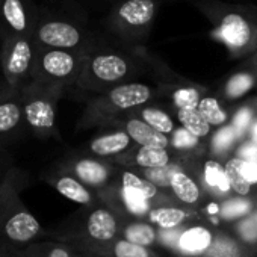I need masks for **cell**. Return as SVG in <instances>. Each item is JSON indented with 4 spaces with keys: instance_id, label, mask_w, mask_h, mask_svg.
<instances>
[{
    "instance_id": "1",
    "label": "cell",
    "mask_w": 257,
    "mask_h": 257,
    "mask_svg": "<svg viewBox=\"0 0 257 257\" xmlns=\"http://www.w3.org/2000/svg\"><path fill=\"white\" fill-rule=\"evenodd\" d=\"M23 183L19 170L8 171L0 182V239L19 248L35 242L43 233L41 224L20 197Z\"/></svg>"
},
{
    "instance_id": "2",
    "label": "cell",
    "mask_w": 257,
    "mask_h": 257,
    "mask_svg": "<svg viewBox=\"0 0 257 257\" xmlns=\"http://www.w3.org/2000/svg\"><path fill=\"white\" fill-rule=\"evenodd\" d=\"M152 88L140 82H124L92 97L79 121L80 128L107 124L121 113L140 109L152 100Z\"/></svg>"
},
{
    "instance_id": "3",
    "label": "cell",
    "mask_w": 257,
    "mask_h": 257,
    "mask_svg": "<svg viewBox=\"0 0 257 257\" xmlns=\"http://www.w3.org/2000/svg\"><path fill=\"white\" fill-rule=\"evenodd\" d=\"M204 11L233 55H245L257 47V11L222 4H206Z\"/></svg>"
},
{
    "instance_id": "4",
    "label": "cell",
    "mask_w": 257,
    "mask_h": 257,
    "mask_svg": "<svg viewBox=\"0 0 257 257\" xmlns=\"http://www.w3.org/2000/svg\"><path fill=\"white\" fill-rule=\"evenodd\" d=\"M135 71V64L121 53L86 49L76 85L80 89L100 94L112 86L128 82Z\"/></svg>"
},
{
    "instance_id": "5",
    "label": "cell",
    "mask_w": 257,
    "mask_h": 257,
    "mask_svg": "<svg viewBox=\"0 0 257 257\" xmlns=\"http://www.w3.org/2000/svg\"><path fill=\"white\" fill-rule=\"evenodd\" d=\"M83 55L85 50L77 52L40 46L35 71L31 83L58 92H64L65 88L76 85L82 70Z\"/></svg>"
},
{
    "instance_id": "6",
    "label": "cell",
    "mask_w": 257,
    "mask_h": 257,
    "mask_svg": "<svg viewBox=\"0 0 257 257\" xmlns=\"http://www.w3.org/2000/svg\"><path fill=\"white\" fill-rule=\"evenodd\" d=\"M38 43L34 35H13L2 38L0 65L5 82L14 89H23L32 82Z\"/></svg>"
},
{
    "instance_id": "7",
    "label": "cell",
    "mask_w": 257,
    "mask_h": 257,
    "mask_svg": "<svg viewBox=\"0 0 257 257\" xmlns=\"http://www.w3.org/2000/svg\"><path fill=\"white\" fill-rule=\"evenodd\" d=\"M20 91L23 98L26 127L41 140L58 137L56 103L62 92L43 88L34 83L25 86Z\"/></svg>"
},
{
    "instance_id": "8",
    "label": "cell",
    "mask_w": 257,
    "mask_h": 257,
    "mask_svg": "<svg viewBox=\"0 0 257 257\" xmlns=\"http://www.w3.org/2000/svg\"><path fill=\"white\" fill-rule=\"evenodd\" d=\"M156 0H125L110 16V29L132 40L147 35L156 16Z\"/></svg>"
},
{
    "instance_id": "9",
    "label": "cell",
    "mask_w": 257,
    "mask_h": 257,
    "mask_svg": "<svg viewBox=\"0 0 257 257\" xmlns=\"http://www.w3.org/2000/svg\"><path fill=\"white\" fill-rule=\"evenodd\" d=\"M32 35L41 47L77 52L88 49L86 34L77 25L65 20H43L35 25Z\"/></svg>"
},
{
    "instance_id": "10",
    "label": "cell",
    "mask_w": 257,
    "mask_h": 257,
    "mask_svg": "<svg viewBox=\"0 0 257 257\" xmlns=\"http://www.w3.org/2000/svg\"><path fill=\"white\" fill-rule=\"evenodd\" d=\"M28 0H0V37L32 35L35 29Z\"/></svg>"
},
{
    "instance_id": "11",
    "label": "cell",
    "mask_w": 257,
    "mask_h": 257,
    "mask_svg": "<svg viewBox=\"0 0 257 257\" xmlns=\"http://www.w3.org/2000/svg\"><path fill=\"white\" fill-rule=\"evenodd\" d=\"M25 125L22 91L10 86L0 95V138H8L17 134Z\"/></svg>"
},
{
    "instance_id": "12",
    "label": "cell",
    "mask_w": 257,
    "mask_h": 257,
    "mask_svg": "<svg viewBox=\"0 0 257 257\" xmlns=\"http://www.w3.org/2000/svg\"><path fill=\"white\" fill-rule=\"evenodd\" d=\"M65 171L76 176L82 183L89 188H98L106 185L110 177V170L106 164L94 158H76L61 165Z\"/></svg>"
},
{
    "instance_id": "13",
    "label": "cell",
    "mask_w": 257,
    "mask_h": 257,
    "mask_svg": "<svg viewBox=\"0 0 257 257\" xmlns=\"http://www.w3.org/2000/svg\"><path fill=\"white\" fill-rule=\"evenodd\" d=\"M46 180L65 198L82 204V206H89L94 201L92 192L89 191V186L82 183L76 176L71 173L65 171L64 168H58L56 171L50 173L46 176Z\"/></svg>"
},
{
    "instance_id": "14",
    "label": "cell",
    "mask_w": 257,
    "mask_h": 257,
    "mask_svg": "<svg viewBox=\"0 0 257 257\" xmlns=\"http://www.w3.org/2000/svg\"><path fill=\"white\" fill-rule=\"evenodd\" d=\"M124 131L132 138V141L143 147H158V149H168L170 147V138L153 128L150 124H147L143 118L131 115L124 118L122 121Z\"/></svg>"
},
{
    "instance_id": "15",
    "label": "cell",
    "mask_w": 257,
    "mask_h": 257,
    "mask_svg": "<svg viewBox=\"0 0 257 257\" xmlns=\"http://www.w3.org/2000/svg\"><path fill=\"white\" fill-rule=\"evenodd\" d=\"M132 143V138L128 137L125 131H115L91 140L88 150L97 158H112L131 150Z\"/></svg>"
},
{
    "instance_id": "16",
    "label": "cell",
    "mask_w": 257,
    "mask_h": 257,
    "mask_svg": "<svg viewBox=\"0 0 257 257\" xmlns=\"http://www.w3.org/2000/svg\"><path fill=\"white\" fill-rule=\"evenodd\" d=\"M85 231L95 242L110 240L116 233V221L107 209H94L85 222Z\"/></svg>"
},
{
    "instance_id": "17",
    "label": "cell",
    "mask_w": 257,
    "mask_h": 257,
    "mask_svg": "<svg viewBox=\"0 0 257 257\" xmlns=\"http://www.w3.org/2000/svg\"><path fill=\"white\" fill-rule=\"evenodd\" d=\"M212 233L204 227H191L179 237V246L186 254H201L212 245Z\"/></svg>"
},
{
    "instance_id": "18",
    "label": "cell",
    "mask_w": 257,
    "mask_h": 257,
    "mask_svg": "<svg viewBox=\"0 0 257 257\" xmlns=\"http://www.w3.org/2000/svg\"><path fill=\"white\" fill-rule=\"evenodd\" d=\"M171 189L174 195L186 204H195L200 200L198 185L182 168H177L174 171L171 177Z\"/></svg>"
},
{
    "instance_id": "19",
    "label": "cell",
    "mask_w": 257,
    "mask_h": 257,
    "mask_svg": "<svg viewBox=\"0 0 257 257\" xmlns=\"http://www.w3.org/2000/svg\"><path fill=\"white\" fill-rule=\"evenodd\" d=\"M134 159L132 162L143 168H159V167H167L171 164V155L168 149H158V147H140L137 152H134Z\"/></svg>"
},
{
    "instance_id": "20",
    "label": "cell",
    "mask_w": 257,
    "mask_h": 257,
    "mask_svg": "<svg viewBox=\"0 0 257 257\" xmlns=\"http://www.w3.org/2000/svg\"><path fill=\"white\" fill-rule=\"evenodd\" d=\"M177 118H179V122L186 128V131H189L192 135H195L200 140L207 138L212 132V125L203 116V113L198 110V107L179 109Z\"/></svg>"
},
{
    "instance_id": "21",
    "label": "cell",
    "mask_w": 257,
    "mask_h": 257,
    "mask_svg": "<svg viewBox=\"0 0 257 257\" xmlns=\"http://www.w3.org/2000/svg\"><path fill=\"white\" fill-rule=\"evenodd\" d=\"M138 116L143 118L147 124H150L153 128L156 131L165 134V135H170L174 132L176 128V124H174V119L162 109H158V107H152V106H141L140 110H138Z\"/></svg>"
},
{
    "instance_id": "22",
    "label": "cell",
    "mask_w": 257,
    "mask_h": 257,
    "mask_svg": "<svg viewBox=\"0 0 257 257\" xmlns=\"http://www.w3.org/2000/svg\"><path fill=\"white\" fill-rule=\"evenodd\" d=\"M203 173H204V182L210 189L221 192V194H227L231 191L230 182L225 174V168L218 161H213V159L206 161Z\"/></svg>"
},
{
    "instance_id": "23",
    "label": "cell",
    "mask_w": 257,
    "mask_h": 257,
    "mask_svg": "<svg viewBox=\"0 0 257 257\" xmlns=\"http://www.w3.org/2000/svg\"><path fill=\"white\" fill-rule=\"evenodd\" d=\"M255 85V76L248 71H240L231 76L225 86H224V95L227 100H237L243 97L251 88Z\"/></svg>"
},
{
    "instance_id": "24",
    "label": "cell",
    "mask_w": 257,
    "mask_h": 257,
    "mask_svg": "<svg viewBox=\"0 0 257 257\" xmlns=\"http://www.w3.org/2000/svg\"><path fill=\"white\" fill-rule=\"evenodd\" d=\"M198 110L203 113V116L209 121L212 127H221V125L228 124V113L219 104L218 98L212 95H204L200 98Z\"/></svg>"
},
{
    "instance_id": "25",
    "label": "cell",
    "mask_w": 257,
    "mask_h": 257,
    "mask_svg": "<svg viewBox=\"0 0 257 257\" xmlns=\"http://www.w3.org/2000/svg\"><path fill=\"white\" fill-rule=\"evenodd\" d=\"M224 168H225V174H227V179L230 182L231 191H234L240 197H246L251 192L252 185L243 177V174L240 171V158L239 156L230 158L225 162Z\"/></svg>"
},
{
    "instance_id": "26",
    "label": "cell",
    "mask_w": 257,
    "mask_h": 257,
    "mask_svg": "<svg viewBox=\"0 0 257 257\" xmlns=\"http://www.w3.org/2000/svg\"><path fill=\"white\" fill-rule=\"evenodd\" d=\"M240 143L236 131L233 128L231 124H225V125H221L219 131H216L212 137V141H210V147H212V152L215 155H227L228 152H231L236 144Z\"/></svg>"
},
{
    "instance_id": "27",
    "label": "cell",
    "mask_w": 257,
    "mask_h": 257,
    "mask_svg": "<svg viewBox=\"0 0 257 257\" xmlns=\"http://www.w3.org/2000/svg\"><path fill=\"white\" fill-rule=\"evenodd\" d=\"M25 249L31 257H74L73 249L59 242H32Z\"/></svg>"
},
{
    "instance_id": "28",
    "label": "cell",
    "mask_w": 257,
    "mask_h": 257,
    "mask_svg": "<svg viewBox=\"0 0 257 257\" xmlns=\"http://www.w3.org/2000/svg\"><path fill=\"white\" fill-rule=\"evenodd\" d=\"M150 219L164 230H171L183 224L186 212L177 207H158L150 212Z\"/></svg>"
},
{
    "instance_id": "29",
    "label": "cell",
    "mask_w": 257,
    "mask_h": 257,
    "mask_svg": "<svg viewBox=\"0 0 257 257\" xmlns=\"http://www.w3.org/2000/svg\"><path fill=\"white\" fill-rule=\"evenodd\" d=\"M121 182H122L124 188H128V189L141 194L147 200H152L158 195V186L155 183H152L146 177H140L138 174H135L132 171H124L121 176Z\"/></svg>"
},
{
    "instance_id": "30",
    "label": "cell",
    "mask_w": 257,
    "mask_h": 257,
    "mask_svg": "<svg viewBox=\"0 0 257 257\" xmlns=\"http://www.w3.org/2000/svg\"><path fill=\"white\" fill-rule=\"evenodd\" d=\"M257 119V115H255V110L251 107V106H243L240 107L231 118V125L236 131L240 143L245 141L248 138V134L251 131V127L254 124V121Z\"/></svg>"
},
{
    "instance_id": "31",
    "label": "cell",
    "mask_w": 257,
    "mask_h": 257,
    "mask_svg": "<svg viewBox=\"0 0 257 257\" xmlns=\"http://www.w3.org/2000/svg\"><path fill=\"white\" fill-rule=\"evenodd\" d=\"M124 237L127 240L138 243V245L147 246V245H152L156 240V231L149 224L135 222V224H131L124 230Z\"/></svg>"
},
{
    "instance_id": "32",
    "label": "cell",
    "mask_w": 257,
    "mask_h": 257,
    "mask_svg": "<svg viewBox=\"0 0 257 257\" xmlns=\"http://www.w3.org/2000/svg\"><path fill=\"white\" fill-rule=\"evenodd\" d=\"M200 91L195 86H183L173 92V101L177 109H191L198 107L200 103Z\"/></svg>"
},
{
    "instance_id": "33",
    "label": "cell",
    "mask_w": 257,
    "mask_h": 257,
    "mask_svg": "<svg viewBox=\"0 0 257 257\" xmlns=\"http://www.w3.org/2000/svg\"><path fill=\"white\" fill-rule=\"evenodd\" d=\"M180 168L176 164H170L167 167H159V168H147L144 170V177L149 179L152 183H155L156 186H171V177L174 174V171Z\"/></svg>"
},
{
    "instance_id": "34",
    "label": "cell",
    "mask_w": 257,
    "mask_h": 257,
    "mask_svg": "<svg viewBox=\"0 0 257 257\" xmlns=\"http://www.w3.org/2000/svg\"><path fill=\"white\" fill-rule=\"evenodd\" d=\"M170 143H171L170 146H173L177 150H194L200 146V138L192 135L182 125L179 128H174Z\"/></svg>"
},
{
    "instance_id": "35",
    "label": "cell",
    "mask_w": 257,
    "mask_h": 257,
    "mask_svg": "<svg viewBox=\"0 0 257 257\" xmlns=\"http://www.w3.org/2000/svg\"><path fill=\"white\" fill-rule=\"evenodd\" d=\"M251 209V203L243 200V198H231V200H227L221 209H219V213L222 218L225 219H231V218H237V216H243L249 212Z\"/></svg>"
},
{
    "instance_id": "36",
    "label": "cell",
    "mask_w": 257,
    "mask_h": 257,
    "mask_svg": "<svg viewBox=\"0 0 257 257\" xmlns=\"http://www.w3.org/2000/svg\"><path fill=\"white\" fill-rule=\"evenodd\" d=\"M113 254H115V257H150L147 246L138 245V243L131 242L127 239H122L115 243Z\"/></svg>"
},
{
    "instance_id": "37",
    "label": "cell",
    "mask_w": 257,
    "mask_h": 257,
    "mask_svg": "<svg viewBox=\"0 0 257 257\" xmlns=\"http://www.w3.org/2000/svg\"><path fill=\"white\" fill-rule=\"evenodd\" d=\"M121 197H122L125 206L137 215H143V213H146L149 210V200L146 197H143L141 194L132 191V189L122 186Z\"/></svg>"
},
{
    "instance_id": "38",
    "label": "cell",
    "mask_w": 257,
    "mask_h": 257,
    "mask_svg": "<svg viewBox=\"0 0 257 257\" xmlns=\"http://www.w3.org/2000/svg\"><path fill=\"white\" fill-rule=\"evenodd\" d=\"M209 257H237V246L230 239L221 237L209 246Z\"/></svg>"
},
{
    "instance_id": "39",
    "label": "cell",
    "mask_w": 257,
    "mask_h": 257,
    "mask_svg": "<svg viewBox=\"0 0 257 257\" xmlns=\"http://www.w3.org/2000/svg\"><path fill=\"white\" fill-rule=\"evenodd\" d=\"M239 231L245 240H255L257 239V213H252L251 216L245 218L239 225Z\"/></svg>"
},
{
    "instance_id": "40",
    "label": "cell",
    "mask_w": 257,
    "mask_h": 257,
    "mask_svg": "<svg viewBox=\"0 0 257 257\" xmlns=\"http://www.w3.org/2000/svg\"><path fill=\"white\" fill-rule=\"evenodd\" d=\"M20 251H22V248L14 246V245L0 239V257H19Z\"/></svg>"
},
{
    "instance_id": "41",
    "label": "cell",
    "mask_w": 257,
    "mask_h": 257,
    "mask_svg": "<svg viewBox=\"0 0 257 257\" xmlns=\"http://www.w3.org/2000/svg\"><path fill=\"white\" fill-rule=\"evenodd\" d=\"M246 140H251V141H255V143H257V119L254 121V124H252V127H251V131H249Z\"/></svg>"
},
{
    "instance_id": "42",
    "label": "cell",
    "mask_w": 257,
    "mask_h": 257,
    "mask_svg": "<svg viewBox=\"0 0 257 257\" xmlns=\"http://www.w3.org/2000/svg\"><path fill=\"white\" fill-rule=\"evenodd\" d=\"M5 158H7V153H5V150L2 149V146H0V162H4Z\"/></svg>"
},
{
    "instance_id": "43",
    "label": "cell",
    "mask_w": 257,
    "mask_h": 257,
    "mask_svg": "<svg viewBox=\"0 0 257 257\" xmlns=\"http://www.w3.org/2000/svg\"><path fill=\"white\" fill-rule=\"evenodd\" d=\"M19 257H31V255H29V252H28V251L25 249V246H23V248H22V251H20V255H19Z\"/></svg>"
},
{
    "instance_id": "44",
    "label": "cell",
    "mask_w": 257,
    "mask_h": 257,
    "mask_svg": "<svg viewBox=\"0 0 257 257\" xmlns=\"http://www.w3.org/2000/svg\"><path fill=\"white\" fill-rule=\"evenodd\" d=\"M0 76H4V73H2V65H0ZM7 88H10V86H5V88H0V95H2V94H4V91H5Z\"/></svg>"
}]
</instances>
